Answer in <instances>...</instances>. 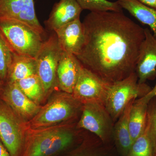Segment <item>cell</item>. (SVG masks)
I'll return each instance as SVG.
<instances>
[{
	"instance_id": "obj_26",
	"label": "cell",
	"mask_w": 156,
	"mask_h": 156,
	"mask_svg": "<svg viewBox=\"0 0 156 156\" xmlns=\"http://www.w3.org/2000/svg\"><path fill=\"white\" fill-rule=\"evenodd\" d=\"M155 96H156V83L154 88H152L151 91L146 95L144 97L140 98V99L144 102L148 104L152 98Z\"/></svg>"
},
{
	"instance_id": "obj_19",
	"label": "cell",
	"mask_w": 156,
	"mask_h": 156,
	"mask_svg": "<svg viewBox=\"0 0 156 156\" xmlns=\"http://www.w3.org/2000/svg\"><path fill=\"white\" fill-rule=\"evenodd\" d=\"M148 104L140 98L134 101L132 105L129 119V127L133 143L142 134L147 121Z\"/></svg>"
},
{
	"instance_id": "obj_8",
	"label": "cell",
	"mask_w": 156,
	"mask_h": 156,
	"mask_svg": "<svg viewBox=\"0 0 156 156\" xmlns=\"http://www.w3.org/2000/svg\"><path fill=\"white\" fill-rule=\"evenodd\" d=\"M111 85L83 66L72 94L83 105L96 102L105 105Z\"/></svg>"
},
{
	"instance_id": "obj_1",
	"label": "cell",
	"mask_w": 156,
	"mask_h": 156,
	"mask_svg": "<svg viewBox=\"0 0 156 156\" xmlns=\"http://www.w3.org/2000/svg\"><path fill=\"white\" fill-rule=\"evenodd\" d=\"M83 23L85 44L76 56L84 67L111 84L135 72L144 28L122 11L91 12Z\"/></svg>"
},
{
	"instance_id": "obj_25",
	"label": "cell",
	"mask_w": 156,
	"mask_h": 156,
	"mask_svg": "<svg viewBox=\"0 0 156 156\" xmlns=\"http://www.w3.org/2000/svg\"><path fill=\"white\" fill-rule=\"evenodd\" d=\"M66 156H106L104 153L94 148H80Z\"/></svg>"
},
{
	"instance_id": "obj_27",
	"label": "cell",
	"mask_w": 156,
	"mask_h": 156,
	"mask_svg": "<svg viewBox=\"0 0 156 156\" xmlns=\"http://www.w3.org/2000/svg\"><path fill=\"white\" fill-rule=\"evenodd\" d=\"M138 1L148 7L156 9V0H138Z\"/></svg>"
},
{
	"instance_id": "obj_4",
	"label": "cell",
	"mask_w": 156,
	"mask_h": 156,
	"mask_svg": "<svg viewBox=\"0 0 156 156\" xmlns=\"http://www.w3.org/2000/svg\"><path fill=\"white\" fill-rule=\"evenodd\" d=\"M0 31L13 53L34 58L44 41L36 30L15 20H0Z\"/></svg>"
},
{
	"instance_id": "obj_22",
	"label": "cell",
	"mask_w": 156,
	"mask_h": 156,
	"mask_svg": "<svg viewBox=\"0 0 156 156\" xmlns=\"http://www.w3.org/2000/svg\"><path fill=\"white\" fill-rule=\"evenodd\" d=\"M83 10L91 12L100 11H122V9L117 2H111L107 0H76Z\"/></svg>"
},
{
	"instance_id": "obj_18",
	"label": "cell",
	"mask_w": 156,
	"mask_h": 156,
	"mask_svg": "<svg viewBox=\"0 0 156 156\" xmlns=\"http://www.w3.org/2000/svg\"><path fill=\"white\" fill-rule=\"evenodd\" d=\"M122 9H126L137 20L150 27L156 38V9L144 5L138 0H118Z\"/></svg>"
},
{
	"instance_id": "obj_9",
	"label": "cell",
	"mask_w": 156,
	"mask_h": 156,
	"mask_svg": "<svg viewBox=\"0 0 156 156\" xmlns=\"http://www.w3.org/2000/svg\"><path fill=\"white\" fill-rule=\"evenodd\" d=\"M78 128H83L94 133L105 141L113 135V122L104 105L96 102L83 105Z\"/></svg>"
},
{
	"instance_id": "obj_15",
	"label": "cell",
	"mask_w": 156,
	"mask_h": 156,
	"mask_svg": "<svg viewBox=\"0 0 156 156\" xmlns=\"http://www.w3.org/2000/svg\"><path fill=\"white\" fill-rule=\"evenodd\" d=\"M83 9L76 0H60L55 4L46 25L51 30L55 31L67 23L80 18Z\"/></svg>"
},
{
	"instance_id": "obj_24",
	"label": "cell",
	"mask_w": 156,
	"mask_h": 156,
	"mask_svg": "<svg viewBox=\"0 0 156 156\" xmlns=\"http://www.w3.org/2000/svg\"><path fill=\"white\" fill-rule=\"evenodd\" d=\"M147 122L153 146L154 156L156 155V96L148 103Z\"/></svg>"
},
{
	"instance_id": "obj_29",
	"label": "cell",
	"mask_w": 156,
	"mask_h": 156,
	"mask_svg": "<svg viewBox=\"0 0 156 156\" xmlns=\"http://www.w3.org/2000/svg\"><path fill=\"white\" fill-rule=\"evenodd\" d=\"M4 84H4V83H3V82L0 80V94H1L2 90Z\"/></svg>"
},
{
	"instance_id": "obj_14",
	"label": "cell",
	"mask_w": 156,
	"mask_h": 156,
	"mask_svg": "<svg viewBox=\"0 0 156 156\" xmlns=\"http://www.w3.org/2000/svg\"><path fill=\"white\" fill-rule=\"evenodd\" d=\"M54 32L61 50L76 56L80 53L85 42L83 22L80 18L62 27Z\"/></svg>"
},
{
	"instance_id": "obj_20",
	"label": "cell",
	"mask_w": 156,
	"mask_h": 156,
	"mask_svg": "<svg viewBox=\"0 0 156 156\" xmlns=\"http://www.w3.org/2000/svg\"><path fill=\"white\" fill-rule=\"evenodd\" d=\"M16 83L27 96L37 104L41 105L46 100L41 82L37 75L20 80Z\"/></svg>"
},
{
	"instance_id": "obj_2",
	"label": "cell",
	"mask_w": 156,
	"mask_h": 156,
	"mask_svg": "<svg viewBox=\"0 0 156 156\" xmlns=\"http://www.w3.org/2000/svg\"><path fill=\"white\" fill-rule=\"evenodd\" d=\"M74 131L66 123L48 128H27L21 156H53L68 147Z\"/></svg>"
},
{
	"instance_id": "obj_16",
	"label": "cell",
	"mask_w": 156,
	"mask_h": 156,
	"mask_svg": "<svg viewBox=\"0 0 156 156\" xmlns=\"http://www.w3.org/2000/svg\"><path fill=\"white\" fill-rule=\"evenodd\" d=\"M130 101L122 113L115 122L113 135L119 151L124 156H127L133 144L129 127L130 112L134 101Z\"/></svg>"
},
{
	"instance_id": "obj_12",
	"label": "cell",
	"mask_w": 156,
	"mask_h": 156,
	"mask_svg": "<svg viewBox=\"0 0 156 156\" xmlns=\"http://www.w3.org/2000/svg\"><path fill=\"white\" fill-rule=\"evenodd\" d=\"M144 33L135 71L140 84L156 77V38L148 28L144 29Z\"/></svg>"
},
{
	"instance_id": "obj_7",
	"label": "cell",
	"mask_w": 156,
	"mask_h": 156,
	"mask_svg": "<svg viewBox=\"0 0 156 156\" xmlns=\"http://www.w3.org/2000/svg\"><path fill=\"white\" fill-rule=\"evenodd\" d=\"M62 50L54 32L44 41L35 58L37 75L41 82L46 99L57 87V69Z\"/></svg>"
},
{
	"instance_id": "obj_10",
	"label": "cell",
	"mask_w": 156,
	"mask_h": 156,
	"mask_svg": "<svg viewBox=\"0 0 156 156\" xmlns=\"http://www.w3.org/2000/svg\"><path fill=\"white\" fill-rule=\"evenodd\" d=\"M2 19L24 23L44 35L36 14L34 0H0V20Z\"/></svg>"
},
{
	"instance_id": "obj_13",
	"label": "cell",
	"mask_w": 156,
	"mask_h": 156,
	"mask_svg": "<svg viewBox=\"0 0 156 156\" xmlns=\"http://www.w3.org/2000/svg\"><path fill=\"white\" fill-rule=\"evenodd\" d=\"M83 66L76 56L62 50L57 69V87L72 94Z\"/></svg>"
},
{
	"instance_id": "obj_23",
	"label": "cell",
	"mask_w": 156,
	"mask_h": 156,
	"mask_svg": "<svg viewBox=\"0 0 156 156\" xmlns=\"http://www.w3.org/2000/svg\"><path fill=\"white\" fill-rule=\"evenodd\" d=\"M13 52L0 31V80L6 83L8 71L12 61Z\"/></svg>"
},
{
	"instance_id": "obj_30",
	"label": "cell",
	"mask_w": 156,
	"mask_h": 156,
	"mask_svg": "<svg viewBox=\"0 0 156 156\" xmlns=\"http://www.w3.org/2000/svg\"><path fill=\"white\" fill-rule=\"evenodd\" d=\"M155 156H156V155Z\"/></svg>"
},
{
	"instance_id": "obj_28",
	"label": "cell",
	"mask_w": 156,
	"mask_h": 156,
	"mask_svg": "<svg viewBox=\"0 0 156 156\" xmlns=\"http://www.w3.org/2000/svg\"><path fill=\"white\" fill-rule=\"evenodd\" d=\"M0 156H11L7 149L0 141Z\"/></svg>"
},
{
	"instance_id": "obj_5",
	"label": "cell",
	"mask_w": 156,
	"mask_h": 156,
	"mask_svg": "<svg viewBox=\"0 0 156 156\" xmlns=\"http://www.w3.org/2000/svg\"><path fill=\"white\" fill-rule=\"evenodd\" d=\"M151 89L146 83H138L136 72L111 84L105 106L113 122H116L130 101L144 97Z\"/></svg>"
},
{
	"instance_id": "obj_3",
	"label": "cell",
	"mask_w": 156,
	"mask_h": 156,
	"mask_svg": "<svg viewBox=\"0 0 156 156\" xmlns=\"http://www.w3.org/2000/svg\"><path fill=\"white\" fill-rule=\"evenodd\" d=\"M83 107L70 93L60 90L53 92L37 114L27 122V127L38 129L63 124L75 118Z\"/></svg>"
},
{
	"instance_id": "obj_6",
	"label": "cell",
	"mask_w": 156,
	"mask_h": 156,
	"mask_svg": "<svg viewBox=\"0 0 156 156\" xmlns=\"http://www.w3.org/2000/svg\"><path fill=\"white\" fill-rule=\"evenodd\" d=\"M27 128V122L0 99V141L11 156H21Z\"/></svg>"
},
{
	"instance_id": "obj_21",
	"label": "cell",
	"mask_w": 156,
	"mask_h": 156,
	"mask_svg": "<svg viewBox=\"0 0 156 156\" xmlns=\"http://www.w3.org/2000/svg\"><path fill=\"white\" fill-rule=\"evenodd\" d=\"M127 156H154L147 121L144 131L133 142Z\"/></svg>"
},
{
	"instance_id": "obj_17",
	"label": "cell",
	"mask_w": 156,
	"mask_h": 156,
	"mask_svg": "<svg viewBox=\"0 0 156 156\" xmlns=\"http://www.w3.org/2000/svg\"><path fill=\"white\" fill-rule=\"evenodd\" d=\"M37 72L35 58L13 53L6 83H16L20 80L37 75Z\"/></svg>"
},
{
	"instance_id": "obj_11",
	"label": "cell",
	"mask_w": 156,
	"mask_h": 156,
	"mask_svg": "<svg viewBox=\"0 0 156 156\" xmlns=\"http://www.w3.org/2000/svg\"><path fill=\"white\" fill-rule=\"evenodd\" d=\"M0 99L27 122L37 114L41 107L27 97L16 83H5Z\"/></svg>"
}]
</instances>
